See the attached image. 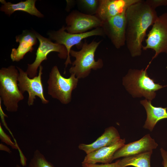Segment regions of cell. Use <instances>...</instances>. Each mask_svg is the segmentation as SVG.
<instances>
[{"label": "cell", "instance_id": "obj_24", "mask_svg": "<svg viewBox=\"0 0 167 167\" xmlns=\"http://www.w3.org/2000/svg\"><path fill=\"white\" fill-rule=\"evenodd\" d=\"M83 167H117L118 161L113 163L101 164H82Z\"/></svg>", "mask_w": 167, "mask_h": 167}, {"label": "cell", "instance_id": "obj_20", "mask_svg": "<svg viewBox=\"0 0 167 167\" xmlns=\"http://www.w3.org/2000/svg\"><path fill=\"white\" fill-rule=\"evenodd\" d=\"M28 167H54L48 161L44 155L38 150H36L31 159Z\"/></svg>", "mask_w": 167, "mask_h": 167}, {"label": "cell", "instance_id": "obj_3", "mask_svg": "<svg viewBox=\"0 0 167 167\" xmlns=\"http://www.w3.org/2000/svg\"><path fill=\"white\" fill-rule=\"evenodd\" d=\"M19 74L17 68L14 65L0 70V99L9 112H16L19 102L24 98L17 83Z\"/></svg>", "mask_w": 167, "mask_h": 167}, {"label": "cell", "instance_id": "obj_27", "mask_svg": "<svg viewBox=\"0 0 167 167\" xmlns=\"http://www.w3.org/2000/svg\"><path fill=\"white\" fill-rule=\"evenodd\" d=\"M16 167H22V166H20V165H16Z\"/></svg>", "mask_w": 167, "mask_h": 167}, {"label": "cell", "instance_id": "obj_10", "mask_svg": "<svg viewBox=\"0 0 167 167\" xmlns=\"http://www.w3.org/2000/svg\"><path fill=\"white\" fill-rule=\"evenodd\" d=\"M67 32L73 34L85 33L93 28L101 27L103 22L95 15L82 13L73 11L66 17Z\"/></svg>", "mask_w": 167, "mask_h": 167}, {"label": "cell", "instance_id": "obj_5", "mask_svg": "<svg viewBox=\"0 0 167 167\" xmlns=\"http://www.w3.org/2000/svg\"><path fill=\"white\" fill-rule=\"evenodd\" d=\"M78 79L75 74L69 78L63 77L56 66H54L49 73L47 81L48 93L62 103L67 104L71 101L72 91L77 85Z\"/></svg>", "mask_w": 167, "mask_h": 167}, {"label": "cell", "instance_id": "obj_6", "mask_svg": "<svg viewBox=\"0 0 167 167\" xmlns=\"http://www.w3.org/2000/svg\"><path fill=\"white\" fill-rule=\"evenodd\" d=\"M49 38L55 41V43L64 45L67 51V57L65 62V69L69 64H72L70 52L73 46L76 45L81 48L83 44V40L93 36H104L105 35L103 28L98 27L88 32L80 34H73L68 32L65 26L57 31L51 30L47 33Z\"/></svg>", "mask_w": 167, "mask_h": 167}, {"label": "cell", "instance_id": "obj_1", "mask_svg": "<svg viewBox=\"0 0 167 167\" xmlns=\"http://www.w3.org/2000/svg\"><path fill=\"white\" fill-rule=\"evenodd\" d=\"M125 16V44L132 57L139 56L147 31L158 16L155 9L145 1L139 0L127 9Z\"/></svg>", "mask_w": 167, "mask_h": 167}, {"label": "cell", "instance_id": "obj_23", "mask_svg": "<svg viewBox=\"0 0 167 167\" xmlns=\"http://www.w3.org/2000/svg\"><path fill=\"white\" fill-rule=\"evenodd\" d=\"M146 2L154 9L158 7L167 6V0H147Z\"/></svg>", "mask_w": 167, "mask_h": 167}, {"label": "cell", "instance_id": "obj_12", "mask_svg": "<svg viewBox=\"0 0 167 167\" xmlns=\"http://www.w3.org/2000/svg\"><path fill=\"white\" fill-rule=\"evenodd\" d=\"M139 0H99L95 15L102 22L125 12L132 5Z\"/></svg>", "mask_w": 167, "mask_h": 167}, {"label": "cell", "instance_id": "obj_8", "mask_svg": "<svg viewBox=\"0 0 167 167\" xmlns=\"http://www.w3.org/2000/svg\"><path fill=\"white\" fill-rule=\"evenodd\" d=\"M39 42V45L36 54V57L32 64H28L26 72L30 78L37 76V69L42 62L47 60V56L52 52L58 53V56L61 59H66L67 57V51L63 45L54 43L49 38H45L36 31H34Z\"/></svg>", "mask_w": 167, "mask_h": 167}, {"label": "cell", "instance_id": "obj_9", "mask_svg": "<svg viewBox=\"0 0 167 167\" xmlns=\"http://www.w3.org/2000/svg\"><path fill=\"white\" fill-rule=\"evenodd\" d=\"M19 71L18 78V85L20 91L23 94L27 91L28 94V104L29 106L32 105L34 102L36 96L39 97L43 104L49 103V100L45 97L44 89L42 82L41 76L42 74V66L39 67L38 75L30 78L29 77L26 71L17 66Z\"/></svg>", "mask_w": 167, "mask_h": 167}, {"label": "cell", "instance_id": "obj_25", "mask_svg": "<svg viewBox=\"0 0 167 167\" xmlns=\"http://www.w3.org/2000/svg\"><path fill=\"white\" fill-rule=\"evenodd\" d=\"M160 150L163 159V165L164 167H167V151L162 148H161Z\"/></svg>", "mask_w": 167, "mask_h": 167}, {"label": "cell", "instance_id": "obj_16", "mask_svg": "<svg viewBox=\"0 0 167 167\" xmlns=\"http://www.w3.org/2000/svg\"><path fill=\"white\" fill-rule=\"evenodd\" d=\"M125 139H121L119 142L113 145L102 148L87 154L82 164L111 163L113 161L115 152L125 144Z\"/></svg>", "mask_w": 167, "mask_h": 167}, {"label": "cell", "instance_id": "obj_17", "mask_svg": "<svg viewBox=\"0 0 167 167\" xmlns=\"http://www.w3.org/2000/svg\"><path fill=\"white\" fill-rule=\"evenodd\" d=\"M36 0H26L16 3L6 2L5 0H0L2 6L0 10L10 16L15 11H22L39 18H43L44 15L36 7Z\"/></svg>", "mask_w": 167, "mask_h": 167}, {"label": "cell", "instance_id": "obj_14", "mask_svg": "<svg viewBox=\"0 0 167 167\" xmlns=\"http://www.w3.org/2000/svg\"><path fill=\"white\" fill-rule=\"evenodd\" d=\"M37 39L33 30H24L21 34L16 36V41L19 44L17 48L12 49L10 57L12 61H19L28 52H32Z\"/></svg>", "mask_w": 167, "mask_h": 167}, {"label": "cell", "instance_id": "obj_15", "mask_svg": "<svg viewBox=\"0 0 167 167\" xmlns=\"http://www.w3.org/2000/svg\"><path fill=\"white\" fill-rule=\"evenodd\" d=\"M121 139L117 129L111 126L106 128L102 135L93 142L89 144L80 143L78 148L87 154L102 148L113 145Z\"/></svg>", "mask_w": 167, "mask_h": 167}, {"label": "cell", "instance_id": "obj_7", "mask_svg": "<svg viewBox=\"0 0 167 167\" xmlns=\"http://www.w3.org/2000/svg\"><path fill=\"white\" fill-rule=\"evenodd\" d=\"M145 43L142 49H151L155 52L149 64L160 54H167V13L158 16L147 35Z\"/></svg>", "mask_w": 167, "mask_h": 167}, {"label": "cell", "instance_id": "obj_22", "mask_svg": "<svg viewBox=\"0 0 167 167\" xmlns=\"http://www.w3.org/2000/svg\"><path fill=\"white\" fill-rule=\"evenodd\" d=\"M0 138L2 141L11 146L12 148L18 149L17 146L12 142L10 137L3 131L1 125L0 126Z\"/></svg>", "mask_w": 167, "mask_h": 167}, {"label": "cell", "instance_id": "obj_21", "mask_svg": "<svg viewBox=\"0 0 167 167\" xmlns=\"http://www.w3.org/2000/svg\"><path fill=\"white\" fill-rule=\"evenodd\" d=\"M82 7L92 14H96L98 8L99 0H80L78 1Z\"/></svg>", "mask_w": 167, "mask_h": 167}, {"label": "cell", "instance_id": "obj_19", "mask_svg": "<svg viewBox=\"0 0 167 167\" xmlns=\"http://www.w3.org/2000/svg\"><path fill=\"white\" fill-rule=\"evenodd\" d=\"M152 151L124 157L117 161V167L132 166L135 167H151L150 159Z\"/></svg>", "mask_w": 167, "mask_h": 167}, {"label": "cell", "instance_id": "obj_26", "mask_svg": "<svg viewBox=\"0 0 167 167\" xmlns=\"http://www.w3.org/2000/svg\"><path fill=\"white\" fill-rule=\"evenodd\" d=\"M0 150L5 151L10 153L11 152L10 149L7 146L2 143L0 144Z\"/></svg>", "mask_w": 167, "mask_h": 167}, {"label": "cell", "instance_id": "obj_13", "mask_svg": "<svg viewBox=\"0 0 167 167\" xmlns=\"http://www.w3.org/2000/svg\"><path fill=\"white\" fill-rule=\"evenodd\" d=\"M158 146L154 139L147 134L138 140L125 144L115 152L113 160L152 151Z\"/></svg>", "mask_w": 167, "mask_h": 167}, {"label": "cell", "instance_id": "obj_2", "mask_svg": "<svg viewBox=\"0 0 167 167\" xmlns=\"http://www.w3.org/2000/svg\"><path fill=\"white\" fill-rule=\"evenodd\" d=\"M101 41H92L88 43L85 39L80 50L71 49L70 55L75 59L69 70L71 74H75L78 79L84 78L88 75L92 69L97 70L103 66L101 59L96 61L94 58L95 53Z\"/></svg>", "mask_w": 167, "mask_h": 167}, {"label": "cell", "instance_id": "obj_4", "mask_svg": "<svg viewBox=\"0 0 167 167\" xmlns=\"http://www.w3.org/2000/svg\"><path fill=\"white\" fill-rule=\"evenodd\" d=\"M130 69L123 79V84L126 90L134 97L143 96L152 101L156 96V92L167 86L155 83L148 76L147 70Z\"/></svg>", "mask_w": 167, "mask_h": 167}, {"label": "cell", "instance_id": "obj_11", "mask_svg": "<svg viewBox=\"0 0 167 167\" xmlns=\"http://www.w3.org/2000/svg\"><path fill=\"white\" fill-rule=\"evenodd\" d=\"M126 12L103 22L101 28L116 49L126 44Z\"/></svg>", "mask_w": 167, "mask_h": 167}, {"label": "cell", "instance_id": "obj_18", "mask_svg": "<svg viewBox=\"0 0 167 167\" xmlns=\"http://www.w3.org/2000/svg\"><path fill=\"white\" fill-rule=\"evenodd\" d=\"M140 103L144 107L147 118L143 127L152 131L156 123L160 120L167 118V107L153 106L151 101L145 99L140 101Z\"/></svg>", "mask_w": 167, "mask_h": 167}]
</instances>
